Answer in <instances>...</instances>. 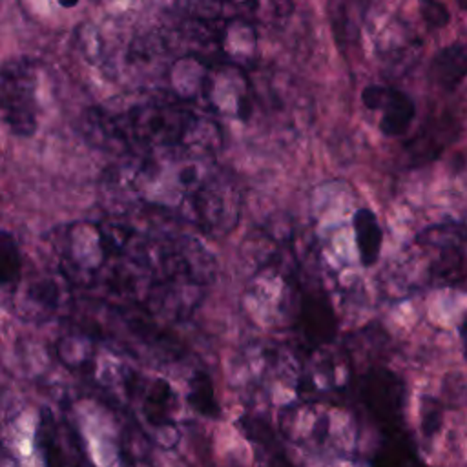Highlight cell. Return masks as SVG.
Segmentation results:
<instances>
[{"mask_svg":"<svg viewBox=\"0 0 467 467\" xmlns=\"http://www.w3.org/2000/svg\"><path fill=\"white\" fill-rule=\"evenodd\" d=\"M414 248L429 257L427 285L458 286L467 279V226L460 221H441L420 230Z\"/></svg>","mask_w":467,"mask_h":467,"instance_id":"cell-4","label":"cell"},{"mask_svg":"<svg viewBox=\"0 0 467 467\" xmlns=\"http://www.w3.org/2000/svg\"><path fill=\"white\" fill-rule=\"evenodd\" d=\"M449 131H447L445 120L441 124L429 120L425 124V128H421V131L418 135H414V139L409 142L407 150H409V159H410L412 166H420V164L434 159L447 144V140H443V137Z\"/></svg>","mask_w":467,"mask_h":467,"instance_id":"cell-15","label":"cell"},{"mask_svg":"<svg viewBox=\"0 0 467 467\" xmlns=\"http://www.w3.org/2000/svg\"><path fill=\"white\" fill-rule=\"evenodd\" d=\"M66 432L67 425H58L49 409L42 410L38 431H36V445L42 449L46 458V467H77L75 456H71L73 447H66Z\"/></svg>","mask_w":467,"mask_h":467,"instance_id":"cell-12","label":"cell"},{"mask_svg":"<svg viewBox=\"0 0 467 467\" xmlns=\"http://www.w3.org/2000/svg\"><path fill=\"white\" fill-rule=\"evenodd\" d=\"M283 438L321 456H350L358 443L354 418L339 405L321 400H299L279 410Z\"/></svg>","mask_w":467,"mask_h":467,"instance_id":"cell-2","label":"cell"},{"mask_svg":"<svg viewBox=\"0 0 467 467\" xmlns=\"http://www.w3.org/2000/svg\"><path fill=\"white\" fill-rule=\"evenodd\" d=\"M38 62L9 57L0 66V117L15 137H31L38 128Z\"/></svg>","mask_w":467,"mask_h":467,"instance_id":"cell-3","label":"cell"},{"mask_svg":"<svg viewBox=\"0 0 467 467\" xmlns=\"http://www.w3.org/2000/svg\"><path fill=\"white\" fill-rule=\"evenodd\" d=\"M237 425L252 443L259 467H297L285 452L275 431L266 420L261 416L244 414Z\"/></svg>","mask_w":467,"mask_h":467,"instance_id":"cell-9","label":"cell"},{"mask_svg":"<svg viewBox=\"0 0 467 467\" xmlns=\"http://www.w3.org/2000/svg\"><path fill=\"white\" fill-rule=\"evenodd\" d=\"M359 398L381 432L403 429L405 387L398 376L389 370H370L361 378Z\"/></svg>","mask_w":467,"mask_h":467,"instance_id":"cell-6","label":"cell"},{"mask_svg":"<svg viewBox=\"0 0 467 467\" xmlns=\"http://www.w3.org/2000/svg\"><path fill=\"white\" fill-rule=\"evenodd\" d=\"M120 385L126 396L139 405L144 421L155 429L164 447H171L179 440L175 425L177 394L164 378H148L135 368L122 367Z\"/></svg>","mask_w":467,"mask_h":467,"instance_id":"cell-5","label":"cell"},{"mask_svg":"<svg viewBox=\"0 0 467 467\" xmlns=\"http://www.w3.org/2000/svg\"><path fill=\"white\" fill-rule=\"evenodd\" d=\"M26 275V259L16 237L0 230V292L13 296Z\"/></svg>","mask_w":467,"mask_h":467,"instance_id":"cell-14","label":"cell"},{"mask_svg":"<svg viewBox=\"0 0 467 467\" xmlns=\"http://www.w3.org/2000/svg\"><path fill=\"white\" fill-rule=\"evenodd\" d=\"M361 102L367 109L381 113L378 126L387 137L403 135L416 117L414 100L405 91L392 86H365L361 91Z\"/></svg>","mask_w":467,"mask_h":467,"instance_id":"cell-7","label":"cell"},{"mask_svg":"<svg viewBox=\"0 0 467 467\" xmlns=\"http://www.w3.org/2000/svg\"><path fill=\"white\" fill-rule=\"evenodd\" d=\"M429 77L436 88L452 93L467 78V40L452 42L434 53Z\"/></svg>","mask_w":467,"mask_h":467,"instance_id":"cell-10","label":"cell"},{"mask_svg":"<svg viewBox=\"0 0 467 467\" xmlns=\"http://www.w3.org/2000/svg\"><path fill=\"white\" fill-rule=\"evenodd\" d=\"M93 144L130 157H213L221 146L217 124L171 93L135 91L117 95L82 119Z\"/></svg>","mask_w":467,"mask_h":467,"instance_id":"cell-1","label":"cell"},{"mask_svg":"<svg viewBox=\"0 0 467 467\" xmlns=\"http://www.w3.org/2000/svg\"><path fill=\"white\" fill-rule=\"evenodd\" d=\"M372 467H425L405 429L381 432V440L370 456Z\"/></svg>","mask_w":467,"mask_h":467,"instance_id":"cell-11","label":"cell"},{"mask_svg":"<svg viewBox=\"0 0 467 467\" xmlns=\"http://www.w3.org/2000/svg\"><path fill=\"white\" fill-rule=\"evenodd\" d=\"M458 336H460V343H462V352L463 358L467 359V310L462 316V321L458 325Z\"/></svg>","mask_w":467,"mask_h":467,"instance_id":"cell-19","label":"cell"},{"mask_svg":"<svg viewBox=\"0 0 467 467\" xmlns=\"http://www.w3.org/2000/svg\"><path fill=\"white\" fill-rule=\"evenodd\" d=\"M418 9L429 27H443L451 18L447 7L440 2H420Z\"/></svg>","mask_w":467,"mask_h":467,"instance_id":"cell-18","label":"cell"},{"mask_svg":"<svg viewBox=\"0 0 467 467\" xmlns=\"http://www.w3.org/2000/svg\"><path fill=\"white\" fill-rule=\"evenodd\" d=\"M443 421V407L434 398H423L420 407V427L425 438H432Z\"/></svg>","mask_w":467,"mask_h":467,"instance_id":"cell-17","label":"cell"},{"mask_svg":"<svg viewBox=\"0 0 467 467\" xmlns=\"http://www.w3.org/2000/svg\"><path fill=\"white\" fill-rule=\"evenodd\" d=\"M60 275L47 274H26L18 290L13 294L16 312L26 319H47L51 317L62 301Z\"/></svg>","mask_w":467,"mask_h":467,"instance_id":"cell-8","label":"cell"},{"mask_svg":"<svg viewBox=\"0 0 467 467\" xmlns=\"http://www.w3.org/2000/svg\"><path fill=\"white\" fill-rule=\"evenodd\" d=\"M190 407L199 412L204 418H219V403L213 394V385L212 379L208 378L206 372L197 370L188 385V396H186Z\"/></svg>","mask_w":467,"mask_h":467,"instance_id":"cell-16","label":"cell"},{"mask_svg":"<svg viewBox=\"0 0 467 467\" xmlns=\"http://www.w3.org/2000/svg\"><path fill=\"white\" fill-rule=\"evenodd\" d=\"M352 228L356 235V246L361 266H374L379 259L383 244V230L379 226L376 213L368 208H358L352 215Z\"/></svg>","mask_w":467,"mask_h":467,"instance_id":"cell-13","label":"cell"}]
</instances>
